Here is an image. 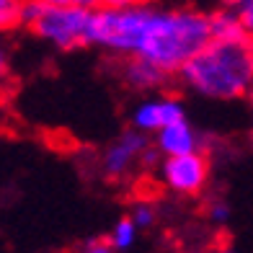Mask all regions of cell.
<instances>
[{"mask_svg": "<svg viewBox=\"0 0 253 253\" xmlns=\"http://www.w3.org/2000/svg\"><path fill=\"white\" fill-rule=\"evenodd\" d=\"M132 3H140V0H96V5H101V8H124Z\"/></svg>", "mask_w": 253, "mask_h": 253, "instance_id": "cell-16", "label": "cell"}, {"mask_svg": "<svg viewBox=\"0 0 253 253\" xmlns=\"http://www.w3.org/2000/svg\"><path fill=\"white\" fill-rule=\"evenodd\" d=\"M39 3H75L85 8H96V0H39Z\"/></svg>", "mask_w": 253, "mask_h": 253, "instance_id": "cell-17", "label": "cell"}, {"mask_svg": "<svg viewBox=\"0 0 253 253\" xmlns=\"http://www.w3.org/2000/svg\"><path fill=\"white\" fill-rule=\"evenodd\" d=\"M8 75V52L0 47V80Z\"/></svg>", "mask_w": 253, "mask_h": 253, "instance_id": "cell-18", "label": "cell"}, {"mask_svg": "<svg viewBox=\"0 0 253 253\" xmlns=\"http://www.w3.org/2000/svg\"><path fill=\"white\" fill-rule=\"evenodd\" d=\"M210 42V13L197 8H155L132 3L90 10L88 44L117 57H142L160 70L178 73Z\"/></svg>", "mask_w": 253, "mask_h": 253, "instance_id": "cell-1", "label": "cell"}, {"mask_svg": "<svg viewBox=\"0 0 253 253\" xmlns=\"http://www.w3.org/2000/svg\"><path fill=\"white\" fill-rule=\"evenodd\" d=\"M217 253H235V251H233V248H220Z\"/></svg>", "mask_w": 253, "mask_h": 253, "instance_id": "cell-19", "label": "cell"}, {"mask_svg": "<svg viewBox=\"0 0 253 253\" xmlns=\"http://www.w3.org/2000/svg\"><path fill=\"white\" fill-rule=\"evenodd\" d=\"M119 73H122L124 85H129L132 90H158L168 80L166 70H160L158 65L142 60V57H124Z\"/></svg>", "mask_w": 253, "mask_h": 253, "instance_id": "cell-8", "label": "cell"}, {"mask_svg": "<svg viewBox=\"0 0 253 253\" xmlns=\"http://www.w3.org/2000/svg\"><path fill=\"white\" fill-rule=\"evenodd\" d=\"M90 10L85 5L75 3H39V0H26L21 24H24L34 37L52 44L57 49H78L88 44V24Z\"/></svg>", "mask_w": 253, "mask_h": 253, "instance_id": "cell-3", "label": "cell"}, {"mask_svg": "<svg viewBox=\"0 0 253 253\" xmlns=\"http://www.w3.org/2000/svg\"><path fill=\"white\" fill-rule=\"evenodd\" d=\"M160 155L155 147H150L145 132L137 129H126L122 132L114 142H109V147L101 155V173L109 181H122L134 170V166H153L158 163Z\"/></svg>", "mask_w": 253, "mask_h": 253, "instance_id": "cell-4", "label": "cell"}, {"mask_svg": "<svg viewBox=\"0 0 253 253\" xmlns=\"http://www.w3.org/2000/svg\"><path fill=\"white\" fill-rule=\"evenodd\" d=\"M80 253H117L111 248L109 238H88L83 246H80Z\"/></svg>", "mask_w": 253, "mask_h": 253, "instance_id": "cell-15", "label": "cell"}, {"mask_svg": "<svg viewBox=\"0 0 253 253\" xmlns=\"http://www.w3.org/2000/svg\"><path fill=\"white\" fill-rule=\"evenodd\" d=\"M220 3L227 10H235L248 29L253 26V0H220Z\"/></svg>", "mask_w": 253, "mask_h": 253, "instance_id": "cell-12", "label": "cell"}, {"mask_svg": "<svg viewBox=\"0 0 253 253\" xmlns=\"http://www.w3.org/2000/svg\"><path fill=\"white\" fill-rule=\"evenodd\" d=\"M137 233H140V227L132 222V217H122V220L114 225V230H111L109 243H111L114 251H129L137 243Z\"/></svg>", "mask_w": 253, "mask_h": 253, "instance_id": "cell-10", "label": "cell"}, {"mask_svg": "<svg viewBox=\"0 0 253 253\" xmlns=\"http://www.w3.org/2000/svg\"><path fill=\"white\" fill-rule=\"evenodd\" d=\"M132 222L137 225V227H150L153 222H155V212H153V207L150 204H137L134 207V212H132Z\"/></svg>", "mask_w": 253, "mask_h": 253, "instance_id": "cell-13", "label": "cell"}, {"mask_svg": "<svg viewBox=\"0 0 253 253\" xmlns=\"http://www.w3.org/2000/svg\"><path fill=\"white\" fill-rule=\"evenodd\" d=\"M160 181L178 197H197L210 181V160L202 150L183 153V155H166L158 160Z\"/></svg>", "mask_w": 253, "mask_h": 253, "instance_id": "cell-5", "label": "cell"}, {"mask_svg": "<svg viewBox=\"0 0 253 253\" xmlns=\"http://www.w3.org/2000/svg\"><path fill=\"white\" fill-rule=\"evenodd\" d=\"M207 217H210V222H214V225H225L230 220V207L225 202H212L207 207Z\"/></svg>", "mask_w": 253, "mask_h": 253, "instance_id": "cell-14", "label": "cell"}, {"mask_svg": "<svg viewBox=\"0 0 253 253\" xmlns=\"http://www.w3.org/2000/svg\"><path fill=\"white\" fill-rule=\"evenodd\" d=\"M178 119H186L183 103L173 96H153L145 98L134 106L132 111V129L145 132V134H155L158 129L173 124Z\"/></svg>", "mask_w": 253, "mask_h": 253, "instance_id": "cell-6", "label": "cell"}, {"mask_svg": "<svg viewBox=\"0 0 253 253\" xmlns=\"http://www.w3.org/2000/svg\"><path fill=\"white\" fill-rule=\"evenodd\" d=\"M194 93L214 101H235L251 90L253 80V49L251 39L227 42L210 39L204 47L189 57L178 70Z\"/></svg>", "mask_w": 253, "mask_h": 253, "instance_id": "cell-2", "label": "cell"}, {"mask_svg": "<svg viewBox=\"0 0 253 253\" xmlns=\"http://www.w3.org/2000/svg\"><path fill=\"white\" fill-rule=\"evenodd\" d=\"M210 39L243 42V39H251V29L240 21L235 10L220 8L217 13H210Z\"/></svg>", "mask_w": 253, "mask_h": 253, "instance_id": "cell-9", "label": "cell"}, {"mask_svg": "<svg viewBox=\"0 0 253 253\" xmlns=\"http://www.w3.org/2000/svg\"><path fill=\"white\" fill-rule=\"evenodd\" d=\"M199 145H202V137L186 119H178V122H173V124H168V126L155 132V150H158L160 158L202 150Z\"/></svg>", "mask_w": 253, "mask_h": 253, "instance_id": "cell-7", "label": "cell"}, {"mask_svg": "<svg viewBox=\"0 0 253 253\" xmlns=\"http://www.w3.org/2000/svg\"><path fill=\"white\" fill-rule=\"evenodd\" d=\"M26 0H0V31H10L21 24Z\"/></svg>", "mask_w": 253, "mask_h": 253, "instance_id": "cell-11", "label": "cell"}]
</instances>
